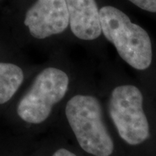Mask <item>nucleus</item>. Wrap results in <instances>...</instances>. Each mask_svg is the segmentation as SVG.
Returning a JSON list of instances; mask_svg holds the SVG:
<instances>
[{"label": "nucleus", "mask_w": 156, "mask_h": 156, "mask_svg": "<svg viewBox=\"0 0 156 156\" xmlns=\"http://www.w3.org/2000/svg\"><path fill=\"white\" fill-rule=\"evenodd\" d=\"M81 74L62 53L37 66L17 96V116L30 126H40L61 109Z\"/></svg>", "instance_id": "nucleus-1"}, {"label": "nucleus", "mask_w": 156, "mask_h": 156, "mask_svg": "<svg viewBox=\"0 0 156 156\" xmlns=\"http://www.w3.org/2000/svg\"><path fill=\"white\" fill-rule=\"evenodd\" d=\"M61 109L79 147L92 156H110L115 144L105 122L98 85L81 74Z\"/></svg>", "instance_id": "nucleus-2"}, {"label": "nucleus", "mask_w": 156, "mask_h": 156, "mask_svg": "<svg viewBox=\"0 0 156 156\" xmlns=\"http://www.w3.org/2000/svg\"><path fill=\"white\" fill-rule=\"evenodd\" d=\"M101 100L119 137L129 146H139L150 136L144 91L137 84L103 78L98 85Z\"/></svg>", "instance_id": "nucleus-3"}, {"label": "nucleus", "mask_w": 156, "mask_h": 156, "mask_svg": "<svg viewBox=\"0 0 156 156\" xmlns=\"http://www.w3.org/2000/svg\"><path fill=\"white\" fill-rule=\"evenodd\" d=\"M102 37L113 45L119 57L138 72L147 71L154 61V48L147 30L113 5L99 8Z\"/></svg>", "instance_id": "nucleus-4"}, {"label": "nucleus", "mask_w": 156, "mask_h": 156, "mask_svg": "<svg viewBox=\"0 0 156 156\" xmlns=\"http://www.w3.org/2000/svg\"><path fill=\"white\" fill-rule=\"evenodd\" d=\"M19 31L28 45L50 47L71 41L65 0H34L23 14Z\"/></svg>", "instance_id": "nucleus-5"}, {"label": "nucleus", "mask_w": 156, "mask_h": 156, "mask_svg": "<svg viewBox=\"0 0 156 156\" xmlns=\"http://www.w3.org/2000/svg\"><path fill=\"white\" fill-rule=\"evenodd\" d=\"M69 18L71 41L96 53L106 43L101 30L99 5L96 0H65Z\"/></svg>", "instance_id": "nucleus-6"}, {"label": "nucleus", "mask_w": 156, "mask_h": 156, "mask_svg": "<svg viewBox=\"0 0 156 156\" xmlns=\"http://www.w3.org/2000/svg\"><path fill=\"white\" fill-rule=\"evenodd\" d=\"M36 66L17 61H0V106L15 100Z\"/></svg>", "instance_id": "nucleus-7"}, {"label": "nucleus", "mask_w": 156, "mask_h": 156, "mask_svg": "<svg viewBox=\"0 0 156 156\" xmlns=\"http://www.w3.org/2000/svg\"><path fill=\"white\" fill-rule=\"evenodd\" d=\"M142 11L156 13V0H128Z\"/></svg>", "instance_id": "nucleus-8"}, {"label": "nucleus", "mask_w": 156, "mask_h": 156, "mask_svg": "<svg viewBox=\"0 0 156 156\" xmlns=\"http://www.w3.org/2000/svg\"><path fill=\"white\" fill-rule=\"evenodd\" d=\"M51 156H76L75 153L65 147H59L57 148Z\"/></svg>", "instance_id": "nucleus-9"}]
</instances>
